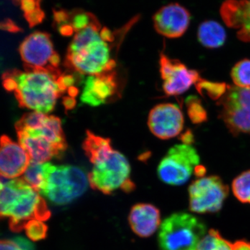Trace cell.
<instances>
[{"instance_id":"obj_1","label":"cell","mask_w":250,"mask_h":250,"mask_svg":"<svg viewBox=\"0 0 250 250\" xmlns=\"http://www.w3.org/2000/svg\"><path fill=\"white\" fill-rule=\"evenodd\" d=\"M54 20L62 35L72 36L67 49V66L89 76L113 71L116 65L114 46L119 45L117 41L136 22L133 20L118 34L103 27L91 13L82 10L56 11Z\"/></svg>"},{"instance_id":"obj_2","label":"cell","mask_w":250,"mask_h":250,"mask_svg":"<svg viewBox=\"0 0 250 250\" xmlns=\"http://www.w3.org/2000/svg\"><path fill=\"white\" fill-rule=\"evenodd\" d=\"M2 81L5 89L14 93L20 106L45 114L53 111L61 95L68 90L61 70L25 67V71L5 72Z\"/></svg>"},{"instance_id":"obj_3","label":"cell","mask_w":250,"mask_h":250,"mask_svg":"<svg viewBox=\"0 0 250 250\" xmlns=\"http://www.w3.org/2000/svg\"><path fill=\"white\" fill-rule=\"evenodd\" d=\"M83 149L93 164L88 174L90 187L104 194L118 189L132 191L134 184L130 179L129 161L121 152L113 149L111 140L87 131Z\"/></svg>"},{"instance_id":"obj_4","label":"cell","mask_w":250,"mask_h":250,"mask_svg":"<svg viewBox=\"0 0 250 250\" xmlns=\"http://www.w3.org/2000/svg\"><path fill=\"white\" fill-rule=\"evenodd\" d=\"M2 182L0 218H9L11 231L21 232L30 220H48L51 213L45 200L23 179H2Z\"/></svg>"},{"instance_id":"obj_5","label":"cell","mask_w":250,"mask_h":250,"mask_svg":"<svg viewBox=\"0 0 250 250\" xmlns=\"http://www.w3.org/2000/svg\"><path fill=\"white\" fill-rule=\"evenodd\" d=\"M207 234L200 219L187 213H177L161 223L159 243L161 250H197Z\"/></svg>"},{"instance_id":"obj_6","label":"cell","mask_w":250,"mask_h":250,"mask_svg":"<svg viewBox=\"0 0 250 250\" xmlns=\"http://www.w3.org/2000/svg\"><path fill=\"white\" fill-rule=\"evenodd\" d=\"M88 184V176L80 167L51 164L45 187L40 194L54 205H66L82 196Z\"/></svg>"},{"instance_id":"obj_7","label":"cell","mask_w":250,"mask_h":250,"mask_svg":"<svg viewBox=\"0 0 250 250\" xmlns=\"http://www.w3.org/2000/svg\"><path fill=\"white\" fill-rule=\"evenodd\" d=\"M217 105L219 116L231 134H250V88L228 85Z\"/></svg>"},{"instance_id":"obj_8","label":"cell","mask_w":250,"mask_h":250,"mask_svg":"<svg viewBox=\"0 0 250 250\" xmlns=\"http://www.w3.org/2000/svg\"><path fill=\"white\" fill-rule=\"evenodd\" d=\"M200 162V156L195 147L184 143L176 145L161 161L158 176L165 184L182 185L190 178Z\"/></svg>"},{"instance_id":"obj_9","label":"cell","mask_w":250,"mask_h":250,"mask_svg":"<svg viewBox=\"0 0 250 250\" xmlns=\"http://www.w3.org/2000/svg\"><path fill=\"white\" fill-rule=\"evenodd\" d=\"M189 207L196 213H211L221 209L229 187L218 176L197 179L189 187Z\"/></svg>"},{"instance_id":"obj_10","label":"cell","mask_w":250,"mask_h":250,"mask_svg":"<svg viewBox=\"0 0 250 250\" xmlns=\"http://www.w3.org/2000/svg\"><path fill=\"white\" fill-rule=\"evenodd\" d=\"M20 54L26 68L60 70V57L47 33L36 31L28 36L20 46Z\"/></svg>"},{"instance_id":"obj_11","label":"cell","mask_w":250,"mask_h":250,"mask_svg":"<svg viewBox=\"0 0 250 250\" xmlns=\"http://www.w3.org/2000/svg\"><path fill=\"white\" fill-rule=\"evenodd\" d=\"M159 64L163 90L167 95H182L201 79L197 70L188 68L183 62L165 54H161Z\"/></svg>"},{"instance_id":"obj_12","label":"cell","mask_w":250,"mask_h":250,"mask_svg":"<svg viewBox=\"0 0 250 250\" xmlns=\"http://www.w3.org/2000/svg\"><path fill=\"white\" fill-rule=\"evenodd\" d=\"M184 117L178 106L171 103L161 104L151 110L148 126L159 139L168 140L181 134L184 129Z\"/></svg>"},{"instance_id":"obj_13","label":"cell","mask_w":250,"mask_h":250,"mask_svg":"<svg viewBox=\"0 0 250 250\" xmlns=\"http://www.w3.org/2000/svg\"><path fill=\"white\" fill-rule=\"evenodd\" d=\"M31 159L19 143L2 136L0 139V177L17 179L24 173Z\"/></svg>"},{"instance_id":"obj_14","label":"cell","mask_w":250,"mask_h":250,"mask_svg":"<svg viewBox=\"0 0 250 250\" xmlns=\"http://www.w3.org/2000/svg\"><path fill=\"white\" fill-rule=\"evenodd\" d=\"M154 28L161 35L177 39L185 34L190 22V13L179 4L161 8L153 18Z\"/></svg>"},{"instance_id":"obj_15","label":"cell","mask_w":250,"mask_h":250,"mask_svg":"<svg viewBox=\"0 0 250 250\" xmlns=\"http://www.w3.org/2000/svg\"><path fill=\"white\" fill-rule=\"evenodd\" d=\"M116 75L113 71L90 75L85 80L81 100L85 104L98 106L111 100L117 93Z\"/></svg>"},{"instance_id":"obj_16","label":"cell","mask_w":250,"mask_h":250,"mask_svg":"<svg viewBox=\"0 0 250 250\" xmlns=\"http://www.w3.org/2000/svg\"><path fill=\"white\" fill-rule=\"evenodd\" d=\"M220 14L228 27L236 29L239 40L250 42V0H227Z\"/></svg>"},{"instance_id":"obj_17","label":"cell","mask_w":250,"mask_h":250,"mask_svg":"<svg viewBox=\"0 0 250 250\" xmlns=\"http://www.w3.org/2000/svg\"><path fill=\"white\" fill-rule=\"evenodd\" d=\"M17 132L19 143L29 154L31 161L47 163L63 152L35 130H21Z\"/></svg>"},{"instance_id":"obj_18","label":"cell","mask_w":250,"mask_h":250,"mask_svg":"<svg viewBox=\"0 0 250 250\" xmlns=\"http://www.w3.org/2000/svg\"><path fill=\"white\" fill-rule=\"evenodd\" d=\"M130 226L138 236H152L161 226L160 211L150 204H138L131 208L129 215Z\"/></svg>"},{"instance_id":"obj_19","label":"cell","mask_w":250,"mask_h":250,"mask_svg":"<svg viewBox=\"0 0 250 250\" xmlns=\"http://www.w3.org/2000/svg\"><path fill=\"white\" fill-rule=\"evenodd\" d=\"M199 42L209 49L218 48L225 44L227 34L223 26L213 21H205L197 31Z\"/></svg>"},{"instance_id":"obj_20","label":"cell","mask_w":250,"mask_h":250,"mask_svg":"<svg viewBox=\"0 0 250 250\" xmlns=\"http://www.w3.org/2000/svg\"><path fill=\"white\" fill-rule=\"evenodd\" d=\"M51 163H36L31 161L22 179L36 191L41 193L45 187Z\"/></svg>"},{"instance_id":"obj_21","label":"cell","mask_w":250,"mask_h":250,"mask_svg":"<svg viewBox=\"0 0 250 250\" xmlns=\"http://www.w3.org/2000/svg\"><path fill=\"white\" fill-rule=\"evenodd\" d=\"M19 5L30 27L42 22L45 13L41 7V0H13Z\"/></svg>"},{"instance_id":"obj_22","label":"cell","mask_w":250,"mask_h":250,"mask_svg":"<svg viewBox=\"0 0 250 250\" xmlns=\"http://www.w3.org/2000/svg\"><path fill=\"white\" fill-rule=\"evenodd\" d=\"M232 244L217 230L210 229L199 244L197 250H231Z\"/></svg>"},{"instance_id":"obj_23","label":"cell","mask_w":250,"mask_h":250,"mask_svg":"<svg viewBox=\"0 0 250 250\" xmlns=\"http://www.w3.org/2000/svg\"><path fill=\"white\" fill-rule=\"evenodd\" d=\"M196 89L200 95H206L213 100H220L228 90V85L220 82H210L200 79L195 84Z\"/></svg>"},{"instance_id":"obj_24","label":"cell","mask_w":250,"mask_h":250,"mask_svg":"<svg viewBox=\"0 0 250 250\" xmlns=\"http://www.w3.org/2000/svg\"><path fill=\"white\" fill-rule=\"evenodd\" d=\"M232 191L240 202L250 204V170L243 172L233 179Z\"/></svg>"},{"instance_id":"obj_25","label":"cell","mask_w":250,"mask_h":250,"mask_svg":"<svg viewBox=\"0 0 250 250\" xmlns=\"http://www.w3.org/2000/svg\"><path fill=\"white\" fill-rule=\"evenodd\" d=\"M231 77L236 86L250 88V59L237 62L231 70Z\"/></svg>"},{"instance_id":"obj_26","label":"cell","mask_w":250,"mask_h":250,"mask_svg":"<svg viewBox=\"0 0 250 250\" xmlns=\"http://www.w3.org/2000/svg\"><path fill=\"white\" fill-rule=\"evenodd\" d=\"M188 116L193 124L198 125L207 122L208 116L201 100L197 97H188L186 101Z\"/></svg>"},{"instance_id":"obj_27","label":"cell","mask_w":250,"mask_h":250,"mask_svg":"<svg viewBox=\"0 0 250 250\" xmlns=\"http://www.w3.org/2000/svg\"><path fill=\"white\" fill-rule=\"evenodd\" d=\"M24 229L28 238L34 241L45 239L47 236V225L41 220H30L26 224Z\"/></svg>"},{"instance_id":"obj_28","label":"cell","mask_w":250,"mask_h":250,"mask_svg":"<svg viewBox=\"0 0 250 250\" xmlns=\"http://www.w3.org/2000/svg\"><path fill=\"white\" fill-rule=\"evenodd\" d=\"M13 241L16 242L22 250H35L34 245L29 240L22 237H16Z\"/></svg>"},{"instance_id":"obj_29","label":"cell","mask_w":250,"mask_h":250,"mask_svg":"<svg viewBox=\"0 0 250 250\" xmlns=\"http://www.w3.org/2000/svg\"><path fill=\"white\" fill-rule=\"evenodd\" d=\"M0 250H22L17 243L10 240L0 241Z\"/></svg>"},{"instance_id":"obj_30","label":"cell","mask_w":250,"mask_h":250,"mask_svg":"<svg viewBox=\"0 0 250 250\" xmlns=\"http://www.w3.org/2000/svg\"><path fill=\"white\" fill-rule=\"evenodd\" d=\"M231 250H250V242L244 241H238L232 244Z\"/></svg>"},{"instance_id":"obj_31","label":"cell","mask_w":250,"mask_h":250,"mask_svg":"<svg viewBox=\"0 0 250 250\" xmlns=\"http://www.w3.org/2000/svg\"><path fill=\"white\" fill-rule=\"evenodd\" d=\"M180 139L184 144L192 146V143L194 142V136L191 131L188 130V131L184 132L183 134H182Z\"/></svg>"},{"instance_id":"obj_32","label":"cell","mask_w":250,"mask_h":250,"mask_svg":"<svg viewBox=\"0 0 250 250\" xmlns=\"http://www.w3.org/2000/svg\"><path fill=\"white\" fill-rule=\"evenodd\" d=\"M75 100L74 98H72V97H68V98H65L64 99V105H65V107L69 109V108H72L75 106Z\"/></svg>"},{"instance_id":"obj_33","label":"cell","mask_w":250,"mask_h":250,"mask_svg":"<svg viewBox=\"0 0 250 250\" xmlns=\"http://www.w3.org/2000/svg\"><path fill=\"white\" fill-rule=\"evenodd\" d=\"M3 187H4V184H3L2 179H0V190L3 188Z\"/></svg>"}]
</instances>
